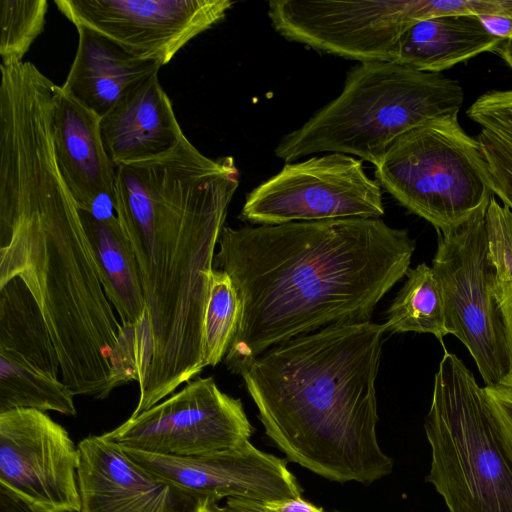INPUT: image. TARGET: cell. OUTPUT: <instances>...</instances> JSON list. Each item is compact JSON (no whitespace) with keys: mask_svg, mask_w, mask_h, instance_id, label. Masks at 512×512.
<instances>
[{"mask_svg":"<svg viewBox=\"0 0 512 512\" xmlns=\"http://www.w3.org/2000/svg\"><path fill=\"white\" fill-rule=\"evenodd\" d=\"M52 111L44 100L0 110V285L18 277L32 294L70 392L105 399L137 382L135 355L59 171Z\"/></svg>","mask_w":512,"mask_h":512,"instance_id":"6da1fadb","label":"cell"},{"mask_svg":"<svg viewBox=\"0 0 512 512\" xmlns=\"http://www.w3.org/2000/svg\"><path fill=\"white\" fill-rule=\"evenodd\" d=\"M239 176L233 157L209 158L186 136L161 156L116 167L115 214L146 303L136 368L147 393H173L204 369L215 248Z\"/></svg>","mask_w":512,"mask_h":512,"instance_id":"7a4b0ae2","label":"cell"},{"mask_svg":"<svg viewBox=\"0 0 512 512\" xmlns=\"http://www.w3.org/2000/svg\"><path fill=\"white\" fill-rule=\"evenodd\" d=\"M214 267L241 302L224 362L232 373L268 349L340 323L371 321L410 268L416 248L405 229L381 218L224 226Z\"/></svg>","mask_w":512,"mask_h":512,"instance_id":"3957f363","label":"cell"},{"mask_svg":"<svg viewBox=\"0 0 512 512\" xmlns=\"http://www.w3.org/2000/svg\"><path fill=\"white\" fill-rule=\"evenodd\" d=\"M385 332L371 321L330 325L240 368L266 435L288 460L339 483L369 485L392 471L376 433Z\"/></svg>","mask_w":512,"mask_h":512,"instance_id":"277c9868","label":"cell"},{"mask_svg":"<svg viewBox=\"0 0 512 512\" xmlns=\"http://www.w3.org/2000/svg\"><path fill=\"white\" fill-rule=\"evenodd\" d=\"M464 91L456 79L394 62L350 69L342 92L274 150L288 162L314 153H342L377 166L392 143L436 118L459 113Z\"/></svg>","mask_w":512,"mask_h":512,"instance_id":"5b68a950","label":"cell"},{"mask_svg":"<svg viewBox=\"0 0 512 512\" xmlns=\"http://www.w3.org/2000/svg\"><path fill=\"white\" fill-rule=\"evenodd\" d=\"M431 450L427 481L448 512H512V463L483 388L445 351L424 423Z\"/></svg>","mask_w":512,"mask_h":512,"instance_id":"8992f818","label":"cell"},{"mask_svg":"<svg viewBox=\"0 0 512 512\" xmlns=\"http://www.w3.org/2000/svg\"><path fill=\"white\" fill-rule=\"evenodd\" d=\"M375 176L437 232L461 225L494 197L482 148L461 127L458 114L430 120L398 137L375 166Z\"/></svg>","mask_w":512,"mask_h":512,"instance_id":"52a82bcc","label":"cell"},{"mask_svg":"<svg viewBox=\"0 0 512 512\" xmlns=\"http://www.w3.org/2000/svg\"><path fill=\"white\" fill-rule=\"evenodd\" d=\"M491 8L489 0H271L268 17L278 34L316 51L359 63L393 62L415 23Z\"/></svg>","mask_w":512,"mask_h":512,"instance_id":"ba28073f","label":"cell"},{"mask_svg":"<svg viewBox=\"0 0 512 512\" xmlns=\"http://www.w3.org/2000/svg\"><path fill=\"white\" fill-rule=\"evenodd\" d=\"M486 208L447 232H437L432 268L442 290L448 334L468 349L485 386H495L508 373L509 357L487 250Z\"/></svg>","mask_w":512,"mask_h":512,"instance_id":"9c48e42d","label":"cell"},{"mask_svg":"<svg viewBox=\"0 0 512 512\" xmlns=\"http://www.w3.org/2000/svg\"><path fill=\"white\" fill-rule=\"evenodd\" d=\"M382 215L381 186L366 174L362 160L328 153L286 163L246 195L239 219L278 225Z\"/></svg>","mask_w":512,"mask_h":512,"instance_id":"30bf717a","label":"cell"},{"mask_svg":"<svg viewBox=\"0 0 512 512\" xmlns=\"http://www.w3.org/2000/svg\"><path fill=\"white\" fill-rule=\"evenodd\" d=\"M253 430L240 399L222 392L213 377H199L102 436L122 448L195 457L239 446Z\"/></svg>","mask_w":512,"mask_h":512,"instance_id":"8fae6325","label":"cell"},{"mask_svg":"<svg viewBox=\"0 0 512 512\" xmlns=\"http://www.w3.org/2000/svg\"><path fill=\"white\" fill-rule=\"evenodd\" d=\"M77 26L117 43L133 56L168 64L193 38L222 21L230 0H55Z\"/></svg>","mask_w":512,"mask_h":512,"instance_id":"7c38bea8","label":"cell"},{"mask_svg":"<svg viewBox=\"0 0 512 512\" xmlns=\"http://www.w3.org/2000/svg\"><path fill=\"white\" fill-rule=\"evenodd\" d=\"M73 397L32 294L18 277L0 285V413L31 408L75 416Z\"/></svg>","mask_w":512,"mask_h":512,"instance_id":"4fadbf2b","label":"cell"},{"mask_svg":"<svg viewBox=\"0 0 512 512\" xmlns=\"http://www.w3.org/2000/svg\"><path fill=\"white\" fill-rule=\"evenodd\" d=\"M78 448L46 412L0 413V485L38 512H78Z\"/></svg>","mask_w":512,"mask_h":512,"instance_id":"5bb4252c","label":"cell"},{"mask_svg":"<svg viewBox=\"0 0 512 512\" xmlns=\"http://www.w3.org/2000/svg\"><path fill=\"white\" fill-rule=\"evenodd\" d=\"M120 448L139 466L205 499L275 501L301 497L300 486L286 461L250 441L195 457Z\"/></svg>","mask_w":512,"mask_h":512,"instance_id":"9a60e30c","label":"cell"},{"mask_svg":"<svg viewBox=\"0 0 512 512\" xmlns=\"http://www.w3.org/2000/svg\"><path fill=\"white\" fill-rule=\"evenodd\" d=\"M78 448V512H201L207 499L132 461L102 435Z\"/></svg>","mask_w":512,"mask_h":512,"instance_id":"2e32d148","label":"cell"},{"mask_svg":"<svg viewBox=\"0 0 512 512\" xmlns=\"http://www.w3.org/2000/svg\"><path fill=\"white\" fill-rule=\"evenodd\" d=\"M52 135L59 171L79 209L96 218L116 215V167L104 147L101 118L58 85Z\"/></svg>","mask_w":512,"mask_h":512,"instance_id":"e0dca14e","label":"cell"},{"mask_svg":"<svg viewBox=\"0 0 512 512\" xmlns=\"http://www.w3.org/2000/svg\"><path fill=\"white\" fill-rule=\"evenodd\" d=\"M101 134L115 167L161 156L185 136L158 74L129 92L101 118Z\"/></svg>","mask_w":512,"mask_h":512,"instance_id":"ac0fdd59","label":"cell"},{"mask_svg":"<svg viewBox=\"0 0 512 512\" xmlns=\"http://www.w3.org/2000/svg\"><path fill=\"white\" fill-rule=\"evenodd\" d=\"M74 60L61 88L100 118L161 66L139 59L109 38L77 26Z\"/></svg>","mask_w":512,"mask_h":512,"instance_id":"d6986e66","label":"cell"},{"mask_svg":"<svg viewBox=\"0 0 512 512\" xmlns=\"http://www.w3.org/2000/svg\"><path fill=\"white\" fill-rule=\"evenodd\" d=\"M79 211L95 252L105 295L135 354L145 324L146 303L134 253L116 215L96 218Z\"/></svg>","mask_w":512,"mask_h":512,"instance_id":"ffe728a7","label":"cell"},{"mask_svg":"<svg viewBox=\"0 0 512 512\" xmlns=\"http://www.w3.org/2000/svg\"><path fill=\"white\" fill-rule=\"evenodd\" d=\"M503 40L489 34L477 15L451 14L415 23L400 38L393 62L420 71L441 73Z\"/></svg>","mask_w":512,"mask_h":512,"instance_id":"44dd1931","label":"cell"},{"mask_svg":"<svg viewBox=\"0 0 512 512\" xmlns=\"http://www.w3.org/2000/svg\"><path fill=\"white\" fill-rule=\"evenodd\" d=\"M407 280L387 311L390 332L429 333L440 341L448 334L440 283L432 267L421 263L409 268Z\"/></svg>","mask_w":512,"mask_h":512,"instance_id":"7402d4cb","label":"cell"},{"mask_svg":"<svg viewBox=\"0 0 512 512\" xmlns=\"http://www.w3.org/2000/svg\"><path fill=\"white\" fill-rule=\"evenodd\" d=\"M241 302L227 272L214 269L205 308L202 334L204 368L216 366L228 351L236 333Z\"/></svg>","mask_w":512,"mask_h":512,"instance_id":"603a6c76","label":"cell"},{"mask_svg":"<svg viewBox=\"0 0 512 512\" xmlns=\"http://www.w3.org/2000/svg\"><path fill=\"white\" fill-rule=\"evenodd\" d=\"M46 0H0L1 65L24 62V56L43 32Z\"/></svg>","mask_w":512,"mask_h":512,"instance_id":"cb8c5ba5","label":"cell"},{"mask_svg":"<svg viewBox=\"0 0 512 512\" xmlns=\"http://www.w3.org/2000/svg\"><path fill=\"white\" fill-rule=\"evenodd\" d=\"M485 233L498 292L512 283V211L494 197L485 211Z\"/></svg>","mask_w":512,"mask_h":512,"instance_id":"d4e9b609","label":"cell"},{"mask_svg":"<svg viewBox=\"0 0 512 512\" xmlns=\"http://www.w3.org/2000/svg\"><path fill=\"white\" fill-rule=\"evenodd\" d=\"M468 117L512 145V90H491L467 109Z\"/></svg>","mask_w":512,"mask_h":512,"instance_id":"484cf974","label":"cell"},{"mask_svg":"<svg viewBox=\"0 0 512 512\" xmlns=\"http://www.w3.org/2000/svg\"><path fill=\"white\" fill-rule=\"evenodd\" d=\"M476 139L487 162L493 192L512 211V145L485 129Z\"/></svg>","mask_w":512,"mask_h":512,"instance_id":"4316f807","label":"cell"},{"mask_svg":"<svg viewBox=\"0 0 512 512\" xmlns=\"http://www.w3.org/2000/svg\"><path fill=\"white\" fill-rule=\"evenodd\" d=\"M503 449L512 463V389L502 385L483 387Z\"/></svg>","mask_w":512,"mask_h":512,"instance_id":"83f0119b","label":"cell"},{"mask_svg":"<svg viewBox=\"0 0 512 512\" xmlns=\"http://www.w3.org/2000/svg\"><path fill=\"white\" fill-rule=\"evenodd\" d=\"M502 311L509 357V370L500 385L512 389V283L497 292Z\"/></svg>","mask_w":512,"mask_h":512,"instance_id":"f1b7e54d","label":"cell"},{"mask_svg":"<svg viewBox=\"0 0 512 512\" xmlns=\"http://www.w3.org/2000/svg\"><path fill=\"white\" fill-rule=\"evenodd\" d=\"M485 30L501 40L512 39V16L506 13H486L477 15Z\"/></svg>","mask_w":512,"mask_h":512,"instance_id":"f546056e","label":"cell"},{"mask_svg":"<svg viewBox=\"0 0 512 512\" xmlns=\"http://www.w3.org/2000/svg\"><path fill=\"white\" fill-rule=\"evenodd\" d=\"M1 512H38L10 490L0 485Z\"/></svg>","mask_w":512,"mask_h":512,"instance_id":"4dcf8cb0","label":"cell"},{"mask_svg":"<svg viewBox=\"0 0 512 512\" xmlns=\"http://www.w3.org/2000/svg\"><path fill=\"white\" fill-rule=\"evenodd\" d=\"M492 53H495L501 57L512 69V39L503 40Z\"/></svg>","mask_w":512,"mask_h":512,"instance_id":"1f68e13d","label":"cell"},{"mask_svg":"<svg viewBox=\"0 0 512 512\" xmlns=\"http://www.w3.org/2000/svg\"><path fill=\"white\" fill-rule=\"evenodd\" d=\"M201 512H233L226 505L220 506L218 501L207 499L202 507Z\"/></svg>","mask_w":512,"mask_h":512,"instance_id":"d6a6232c","label":"cell"},{"mask_svg":"<svg viewBox=\"0 0 512 512\" xmlns=\"http://www.w3.org/2000/svg\"><path fill=\"white\" fill-rule=\"evenodd\" d=\"M501 13H506L512 16V0H499Z\"/></svg>","mask_w":512,"mask_h":512,"instance_id":"836d02e7","label":"cell"}]
</instances>
